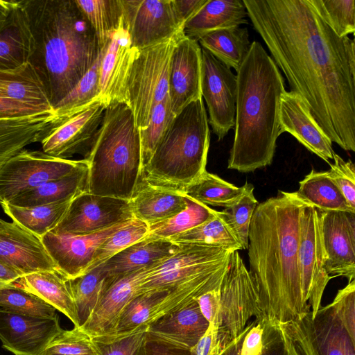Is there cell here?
<instances>
[{
  "label": "cell",
  "mask_w": 355,
  "mask_h": 355,
  "mask_svg": "<svg viewBox=\"0 0 355 355\" xmlns=\"http://www.w3.org/2000/svg\"><path fill=\"white\" fill-rule=\"evenodd\" d=\"M271 58L329 138L355 151V46L311 0H243Z\"/></svg>",
  "instance_id": "obj_1"
},
{
  "label": "cell",
  "mask_w": 355,
  "mask_h": 355,
  "mask_svg": "<svg viewBox=\"0 0 355 355\" xmlns=\"http://www.w3.org/2000/svg\"><path fill=\"white\" fill-rule=\"evenodd\" d=\"M12 12L26 62L53 109L97 60L101 49L95 31L75 0L15 1Z\"/></svg>",
  "instance_id": "obj_2"
},
{
  "label": "cell",
  "mask_w": 355,
  "mask_h": 355,
  "mask_svg": "<svg viewBox=\"0 0 355 355\" xmlns=\"http://www.w3.org/2000/svg\"><path fill=\"white\" fill-rule=\"evenodd\" d=\"M295 192L259 203L248 234L249 272L266 320L286 323L311 311L301 289L298 249L300 218L306 206Z\"/></svg>",
  "instance_id": "obj_3"
},
{
  "label": "cell",
  "mask_w": 355,
  "mask_h": 355,
  "mask_svg": "<svg viewBox=\"0 0 355 355\" xmlns=\"http://www.w3.org/2000/svg\"><path fill=\"white\" fill-rule=\"evenodd\" d=\"M234 138L227 168L241 173L272 164L280 134V98L284 79L257 41L236 71Z\"/></svg>",
  "instance_id": "obj_4"
},
{
  "label": "cell",
  "mask_w": 355,
  "mask_h": 355,
  "mask_svg": "<svg viewBox=\"0 0 355 355\" xmlns=\"http://www.w3.org/2000/svg\"><path fill=\"white\" fill-rule=\"evenodd\" d=\"M87 191L129 200L142 173L139 129L124 103L105 108L89 157Z\"/></svg>",
  "instance_id": "obj_5"
},
{
  "label": "cell",
  "mask_w": 355,
  "mask_h": 355,
  "mask_svg": "<svg viewBox=\"0 0 355 355\" xmlns=\"http://www.w3.org/2000/svg\"><path fill=\"white\" fill-rule=\"evenodd\" d=\"M209 144L208 117L201 98L174 116L143 168L141 180L183 193L207 171Z\"/></svg>",
  "instance_id": "obj_6"
},
{
  "label": "cell",
  "mask_w": 355,
  "mask_h": 355,
  "mask_svg": "<svg viewBox=\"0 0 355 355\" xmlns=\"http://www.w3.org/2000/svg\"><path fill=\"white\" fill-rule=\"evenodd\" d=\"M196 300L224 347L244 331L252 317L264 318L257 288L239 251L231 253L220 283Z\"/></svg>",
  "instance_id": "obj_7"
},
{
  "label": "cell",
  "mask_w": 355,
  "mask_h": 355,
  "mask_svg": "<svg viewBox=\"0 0 355 355\" xmlns=\"http://www.w3.org/2000/svg\"><path fill=\"white\" fill-rule=\"evenodd\" d=\"M182 33L146 48L135 49L125 81L124 103L132 110L139 129L147 126L152 110L168 94L171 58Z\"/></svg>",
  "instance_id": "obj_8"
},
{
  "label": "cell",
  "mask_w": 355,
  "mask_h": 355,
  "mask_svg": "<svg viewBox=\"0 0 355 355\" xmlns=\"http://www.w3.org/2000/svg\"><path fill=\"white\" fill-rule=\"evenodd\" d=\"M87 166V162L83 159H61L43 151L24 148L0 168V204Z\"/></svg>",
  "instance_id": "obj_9"
},
{
  "label": "cell",
  "mask_w": 355,
  "mask_h": 355,
  "mask_svg": "<svg viewBox=\"0 0 355 355\" xmlns=\"http://www.w3.org/2000/svg\"><path fill=\"white\" fill-rule=\"evenodd\" d=\"M178 243L180 248L174 254L150 268L139 294L167 290L190 277L219 269L227 265L232 252L206 244Z\"/></svg>",
  "instance_id": "obj_10"
},
{
  "label": "cell",
  "mask_w": 355,
  "mask_h": 355,
  "mask_svg": "<svg viewBox=\"0 0 355 355\" xmlns=\"http://www.w3.org/2000/svg\"><path fill=\"white\" fill-rule=\"evenodd\" d=\"M105 110L98 100L69 116L53 119L40 141L42 151L61 159L78 154L86 160L96 142Z\"/></svg>",
  "instance_id": "obj_11"
},
{
  "label": "cell",
  "mask_w": 355,
  "mask_h": 355,
  "mask_svg": "<svg viewBox=\"0 0 355 355\" xmlns=\"http://www.w3.org/2000/svg\"><path fill=\"white\" fill-rule=\"evenodd\" d=\"M298 257L302 298L313 316L321 306L324 289L332 277L324 268L320 211L311 206L306 205L302 212Z\"/></svg>",
  "instance_id": "obj_12"
},
{
  "label": "cell",
  "mask_w": 355,
  "mask_h": 355,
  "mask_svg": "<svg viewBox=\"0 0 355 355\" xmlns=\"http://www.w3.org/2000/svg\"><path fill=\"white\" fill-rule=\"evenodd\" d=\"M200 85L202 97L208 108V121L220 141L235 126L236 76L202 47Z\"/></svg>",
  "instance_id": "obj_13"
},
{
  "label": "cell",
  "mask_w": 355,
  "mask_h": 355,
  "mask_svg": "<svg viewBox=\"0 0 355 355\" xmlns=\"http://www.w3.org/2000/svg\"><path fill=\"white\" fill-rule=\"evenodd\" d=\"M121 3L123 24L132 48H146L183 31L172 0H121Z\"/></svg>",
  "instance_id": "obj_14"
},
{
  "label": "cell",
  "mask_w": 355,
  "mask_h": 355,
  "mask_svg": "<svg viewBox=\"0 0 355 355\" xmlns=\"http://www.w3.org/2000/svg\"><path fill=\"white\" fill-rule=\"evenodd\" d=\"M132 218L129 200L85 191L71 201L62 219L51 232L58 234L86 235Z\"/></svg>",
  "instance_id": "obj_15"
},
{
  "label": "cell",
  "mask_w": 355,
  "mask_h": 355,
  "mask_svg": "<svg viewBox=\"0 0 355 355\" xmlns=\"http://www.w3.org/2000/svg\"><path fill=\"white\" fill-rule=\"evenodd\" d=\"M320 225L325 271L332 278L355 279V213L320 211Z\"/></svg>",
  "instance_id": "obj_16"
},
{
  "label": "cell",
  "mask_w": 355,
  "mask_h": 355,
  "mask_svg": "<svg viewBox=\"0 0 355 355\" xmlns=\"http://www.w3.org/2000/svg\"><path fill=\"white\" fill-rule=\"evenodd\" d=\"M130 220L86 235L49 232L41 240L55 266V270L66 279H70L85 273L98 248Z\"/></svg>",
  "instance_id": "obj_17"
},
{
  "label": "cell",
  "mask_w": 355,
  "mask_h": 355,
  "mask_svg": "<svg viewBox=\"0 0 355 355\" xmlns=\"http://www.w3.org/2000/svg\"><path fill=\"white\" fill-rule=\"evenodd\" d=\"M62 329L58 315L37 318L0 308V340L15 355H40Z\"/></svg>",
  "instance_id": "obj_18"
},
{
  "label": "cell",
  "mask_w": 355,
  "mask_h": 355,
  "mask_svg": "<svg viewBox=\"0 0 355 355\" xmlns=\"http://www.w3.org/2000/svg\"><path fill=\"white\" fill-rule=\"evenodd\" d=\"M201 47L182 33L174 47L169 73L168 96L175 116L185 106L201 98Z\"/></svg>",
  "instance_id": "obj_19"
},
{
  "label": "cell",
  "mask_w": 355,
  "mask_h": 355,
  "mask_svg": "<svg viewBox=\"0 0 355 355\" xmlns=\"http://www.w3.org/2000/svg\"><path fill=\"white\" fill-rule=\"evenodd\" d=\"M152 266L116 278L105 277L94 309L78 328L90 338L110 334L123 308L139 294L140 285Z\"/></svg>",
  "instance_id": "obj_20"
},
{
  "label": "cell",
  "mask_w": 355,
  "mask_h": 355,
  "mask_svg": "<svg viewBox=\"0 0 355 355\" xmlns=\"http://www.w3.org/2000/svg\"><path fill=\"white\" fill-rule=\"evenodd\" d=\"M0 263L21 277L55 270L40 238L15 223L3 219H0Z\"/></svg>",
  "instance_id": "obj_21"
},
{
  "label": "cell",
  "mask_w": 355,
  "mask_h": 355,
  "mask_svg": "<svg viewBox=\"0 0 355 355\" xmlns=\"http://www.w3.org/2000/svg\"><path fill=\"white\" fill-rule=\"evenodd\" d=\"M280 134L288 132L309 151L329 164L335 154L332 142L295 92L286 91L280 98Z\"/></svg>",
  "instance_id": "obj_22"
},
{
  "label": "cell",
  "mask_w": 355,
  "mask_h": 355,
  "mask_svg": "<svg viewBox=\"0 0 355 355\" xmlns=\"http://www.w3.org/2000/svg\"><path fill=\"white\" fill-rule=\"evenodd\" d=\"M134 51L122 21L121 26L114 33L101 64L99 100L105 108L116 103H124L125 81Z\"/></svg>",
  "instance_id": "obj_23"
},
{
  "label": "cell",
  "mask_w": 355,
  "mask_h": 355,
  "mask_svg": "<svg viewBox=\"0 0 355 355\" xmlns=\"http://www.w3.org/2000/svg\"><path fill=\"white\" fill-rule=\"evenodd\" d=\"M209 325L195 299L148 324L147 332L155 339L189 350L203 336Z\"/></svg>",
  "instance_id": "obj_24"
},
{
  "label": "cell",
  "mask_w": 355,
  "mask_h": 355,
  "mask_svg": "<svg viewBox=\"0 0 355 355\" xmlns=\"http://www.w3.org/2000/svg\"><path fill=\"white\" fill-rule=\"evenodd\" d=\"M178 243L146 235L99 265L107 278H116L150 267L174 254Z\"/></svg>",
  "instance_id": "obj_25"
},
{
  "label": "cell",
  "mask_w": 355,
  "mask_h": 355,
  "mask_svg": "<svg viewBox=\"0 0 355 355\" xmlns=\"http://www.w3.org/2000/svg\"><path fill=\"white\" fill-rule=\"evenodd\" d=\"M188 198L182 193L154 186L140 179L129 200L132 216L148 226L183 211Z\"/></svg>",
  "instance_id": "obj_26"
},
{
  "label": "cell",
  "mask_w": 355,
  "mask_h": 355,
  "mask_svg": "<svg viewBox=\"0 0 355 355\" xmlns=\"http://www.w3.org/2000/svg\"><path fill=\"white\" fill-rule=\"evenodd\" d=\"M54 307L79 327L75 303L67 279L55 270L33 272L24 275L13 283Z\"/></svg>",
  "instance_id": "obj_27"
},
{
  "label": "cell",
  "mask_w": 355,
  "mask_h": 355,
  "mask_svg": "<svg viewBox=\"0 0 355 355\" xmlns=\"http://www.w3.org/2000/svg\"><path fill=\"white\" fill-rule=\"evenodd\" d=\"M243 0H207L184 25V34L196 41L203 34L217 29L248 24Z\"/></svg>",
  "instance_id": "obj_28"
},
{
  "label": "cell",
  "mask_w": 355,
  "mask_h": 355,
  "mask_svg": "<svg viewBox=\"0 0 355 355\" xmlns=\"http://www.w3.org/2000/svg\"><path fill=\"white\" fill-rule=\"evenodd\" d=\"M0 96L53 110L42 81L28 62L14 69H0Z\"/></svg>",
  "instance_id": "obj_29"
},
{
  "label": "cell",
  "mask_w": 355,
  "mask_h": 355,
  "mask_svg": "<svg viewBox=\"0 0 355 355\" xmlns=\"http://www.w3.org/2000/svg\"><path fill=\"white\" fill-rule=\"evenodd\" d=\"M87 185L88 166L24 192L8 202L29 207L71 200L80 193L87 191Z\"/></svg>",
  "instance_id": "obj_30"
},
{
  "label": "cell",
  "mask_w": 355,
  "mask_h": 355,
  "mask_svg": "<svg viewBox=\"0 0 355 355\" xmlns=\"http://www.w3.org/2000/svg\"><path fill=\"white\" fill-rule=\"evenodd\" d=\"M316 355H345V340L349 336L330 304L320 307L311 316L304 315Z\"/></svg>",
  "instance_id": "obj_31"
},
{
  "label": "cell",
  "mask_w": 355,
  "mask_h": 355,
  "mask_svg": "<svg viewBox=\"0 0 355 355\" xmlns=\"http://www.w3.org/2000/svg\"><path fill=\"white\" fill-rule=\"evenodd\" d=\"M202 48L236 71L248 54L251 42L246 28L234 26L207 32L197 40Z\"/></svg>",
  "instance_id": "obj_32"
},
{
  "label": "cell",
  "mask_w": 355,
  "mask_h": 355,
  "mask_svg": "<svg viewBox=\"0 0 355 355\" xmlns=\"http://www.w3.org/2000/svg\"><path fill=\"white\" fill-rule=\"evenodd\" d=\"M295 196L303 203L320 211H343L355 213L327 171L314 169L299 182Z\"/></svg>",
  "instance_id": "obj_33"
},
{
  "label": "cell",
  "mask_w": 355,
  "mask_h": 355,
  "mask_svg": "<svg viewBox=\"0 0 355 355\" xmlns=\"http://www.w3.org/2000/svg\"><path fill=\"white\" fill-rule=\"evenodd\" d=\"M71 200L29 207H18L9 202L0 205L12 222L41 239L60 223Z\"/></svg>",
  "instance_id": "obj_34"
},
{
  "label": "cell",
  "mask_w": 355,
  "mask_h": 355,
  "mask_svg": "<svg viewBox=\"0 0 355 355\" xmlns=\"http://www.w3.org/2000/svg\"><path fill=\"white\" fill-rule=\"evenodd\" d=\"M246 187V182L242 187H236L206 171L185 189L183 194L207 206L227 208L242 197Z\"/></svg>",
  "instance_id": "obj_35"
},
{
  "label": "cell",
  "mask_w": 355,
  "mask_h": 355,
  "mask_svg": "<svg viewBox=\"0 0 355 355\" xmlns=\"http://www.w3.org/2000/svg\"><path fill=\"white\" fill-rule=\"evenodd\" d=\"M93 28L102 49L108 45L123 21L121 0H75Z\"/></svg>",
  "instance_id": "obj_36"
},
{
  "label": "cell",
  "mask_w": 355,
  "mask_h": 355,
  "mask_svg": "<svg viewBox=\"0 0 355 355\" xmlns=\"http://www.w3.org/2000/svg\"><path fill=\"white\" fill-rule=\"evenodd\" d=\"M108 45L101 49L96 62L73 89L53 107L54 119L69 116L99 100L101 64Z\"/></svg>",
  "instance_id": "obj_37"
},
{
  "label": "cell",
  "mask_w": 355,
  "mask_h": 355,
  "mask_svg": "<svg viewBox=\"0 0 355 355\" xmlns=\"http://www.w3.org/2000/svg\"><path fill=\"white\" fill-rule=\"evenodd\" d=\"M175 243H195L224 248L230 251L242 250L220 211L205 223L169 238Z\"/></svg>",
  "instance_id": "obj_38"
},
{
  "label": "cell",
  "mask_w": 355,
  "mask_h": 355,
  "mask_svg": "<svg viewBox=\"0 0 355 355\" xmlns=\"http://www.w3.org/2000/svg\"><path fill=\"white\" fill-rule=\"evenodd\" d=\"M105 277L101 266H98L85 274L67 279L80 327L94 309L103 291Z\"/></svg>",
  "instance_id": "obj_39"
},
{
  "label": "cell",
  "mask_w": 355,
  "mask_h": 355,
  "mask_svg": "<svg viewBox=\"0 0 355 355\" xmlns=\"http://www.w3.org/2000/svg\"><path fill=\"white\" fill-rule=\"evenodd\" d=\"M218 211L188 198L187 207L175 216L148 226V235L169 239L214 217Z\"/></svg>",
  "instance_id": "obj_40"
},
{
  "label": "cell",
  "mask_w": 355,
  "mask_h": 355,
  "mask_svg": "<svg viewBox=\"0 0 355 355\" xmlns=\"http://www.w3.org/2000/svg\"><path fill=\"white\" fill-rule=\"evenodd\" d=\"M166 291L167 290L150 291L133 297L121 312L112 332L107 335L123 334L141 326L148 325Z\"/></svg>",
  "instance_id": "obj_41"
},
{
  "label": "cell",
  "mask_w": 355,
  "mask_h": 355,
  "mask_svg": "<svg viewBox=\"0 0 355 355\" xmlns=\"http://www.w3.org/2000/svg\"><path fill=\"white\" fill-rule=\"evenodd\" d=\"M148 234V225L147 224L137 218H132L124 226L106 239L98 248L86 272L144 239Z\"/></svg>",
  "instance_id": "obj_42"
},
{
  "label": "cell",
  "mask_w": 355,
  "mask_h": 355,
  "mask_svg": "<svg viewBox=\"0 0 355 355\" xmlns=\"http://www.w3.org/2000/svg\"><path fill=\"white\" fill-rule=\"evenodd\" d=\"M0 308L37 318H53L58 315L51 305L14 284L0 290Z\"/></svg>",
  "instance_id": "obj_43"
},
{
  "label": "cell",
  "mask_w": 355,
  "mask_h": 355,
  "mask_svg": "<svg viewBox=\"0 0 355 355\" xmlns=\"http://www.w3.org/2000/svg\"><path fill=\"white\" fill-rule=\"evenodd\" d=\"M148 325L116 335L91 337L96 355H139L146 339Z\"/></svg>",
  "instance_id": "obj_44"
},
{
  "label": "cell",
  "mask_w": 355,
  "mask_h": 355,
  "mask_svg": "<svg viewBox=\"0 0 355 355\" xmlns=\"http://www.w3.org/2000/svg\"><path fill=\"white\" fill-rule=\"evenodd\" d=\"M246 190L242 197L232 206L220 211L221 215L241 245L242 250L248 247L250 223L258 201L254 195V187L246 182Z\"/></svg>",
  "instance_id": "obj_45"
},
{
  "label": "cell",
  "mask_w": 355,
  "mask_h": 355,
  "mask_svg": "<svg viewBox=\"0 0 355 355\" xmlns=\"http://www.w3.org/2000/svg\"><path fill=\"white\" fill-rule=\"evenodd\" d=\"M175 115L171 108L168 94L152 110L147 126L139 129L142 170L153 155Z\"/></svg>",
  "instance_id": "obj_46"
},
{
  "label": "cell",
  "mask_w": 355,
  "mask_h": 355,
  "mask_svg": "<svg viewBox=\"0 0 355 355\" xmlns=\"http://www.w3.org/2000/svg\"><path fill=\"white\" fill-rule=\"evenodd\" d=\"M323 19L339 36L355 31L354 0H311Z\"/></svg>",
  "instance_id": "obj_47"
},
{
  "label": "cell",
  "mask_w": 355,
  "mask_h": 355,
  "mask_svg": "<svg viewBox=\"0 0 355 355\" xmlns=\"http://www.w3.org/2000/svg\"><path fill=\"white\" fill-rule=\"evenodd\" d=\"M25 62L24 43L12 9L6 23L0 28V69H14Z\"/></svg>",
  "instance_id": "obj_48"
},
{
  "label": "cell",
  "mask_w": 355,
  "mask_h": 355,
  "mask_svg": "<svg viewBox=\"0 0 355 355\" xmlns=\"http://www.w3.org/2000/svg\"><path fill=\"white\" fill-rule=\"evenodd\" d=\"M40 355H96L89 336L78 327L62 329Z\"/></svg>",
  "instance_id": "obj_49"
},
{
  "label": "cell",
  "mask_w": 355,
  "mask_h": 355,
  "mask_svg": "<svg viewBox=\"0 0 355 355\" xmlns=\"http://www.w3.org/2000/svg\"><path fill=\"white\" fill-rule=\"evenodd\" d=\"M329 304L355 344V279L338 290Z\"/></svg>",
  "instance_id": "obj_50"
},
{
  "label": "cell",
  "mask_w": 355,
  "mask_h": 355,
  "mask_svg": "<svg viewBox=\"0 0 355 355\" xmlns=\"http://www.w3.org/2000/svg\"><path fill=\"white\" fill-rule=\"evenodd\" d=\"M334 163L329 164L328 176L339 189L349 205L355 209V166L351 159L345 161L340 156L334 155Z\"/></svg>",
  "instance_id": "obj_51"
},
{
  "label": "cell",
  "mask_w": 355,
  "mask_h": 355,
  "mask_svg": "<svg viewBox=\"0 0 355 355\" xmlns=\"http://www.w3.org/2000/svg\"><path fill=\"white\" fill-rule=\"evenodd\" d=\"M261 355H287L277 323L265 319Z\"/></svg>",
  "instance_id": "obj_52"
},
{
  "label": "cell",
  "mask_w": 355,
  "mask_h": 355,
  "mask_svg": "<svg viewBox=\"0 0 355 355\" xmlns=\"http://www.w3.org/2000/svg\"><path fill=\"white\" fill-rule=\"evenodd\" d=\"M265 319L253 321L244 336L238 355H261Z\"/></svg>",
  "instance_id": "obj_53"
},
{
  "label": "cell",
  "mask_w": 355,
  "mask_h": 355,
  "mask_svg": "<svg viewBox=\"0 0 355 355\" xmlns=\"http://www.w3.org/2000/svg\"><path fill=\"white\" fill-rule=\"evenodd\" d=\"M225 348L216 330L209 324L205 333L189 352L191 355H220Z\"/></svg>",
  "instance_id": "obj_54"
},
{
  "label": "cell",
  "mask_w": 355,
  "mask_h": 355,
  "mask_svg": "<svg viewBox=\"0 0 355 355\" xmlns=\"http://www.w3.org/2000/svg\"><path fill=\"white\" fill-rule=\"evenodd\" d=\"M47 110H49L28 105L0 96V119L28 116Z\"/></svg>",
  "instance_id": "obj_55"
},
{
  "label": "cell",
  "mask_w": 355,
  "mask_h": 355,
  "mask_svg": "<svg viewBox=\"0 0 355 355\" xmlns=\"http://www.w3.org/2000/svg\"><path fill=\"white\" fill-rule=\"evenodd\" d=\"M139 355H191L189 350L162 342L147 335Z\"/></svg>",
  "instance_id": "obj_56"
},
{
  "label": "cell",
  "mask_w": 355,
  "mask_h": 355,
  "mask_svg": "<svg viewBox=\"0 0 355 355\" xmlns=\"http://www.w3.org/2000/svg\"><path fill=\"white\" fill-rule=\"evenodd\" d=\"M207 1V0H172L175 15L183 27Z\"/></svg>",
  "instance_id": "obj_57"
},
{
  "label": "cell",
  "mask_w": 355,
  "mask_h": 355,
  "mask_svg": "<svg viewBox=\"0 0 355 355\" xmlns=\"http://www.w3.org/2000/svg\"><path fill=\"white\" fill-rule=\"evenodd\" d=\"M21 277L19 273L0 263V290L13 284Z\"/></svg>",
  "instance_id": "obj_58"
},
{
  "label": "cell",
  "mask_w": 355,
  "mask_h": 355,
  "mask_svg": "<svg viewBox=\"0 0 355 355\" xmlns=\"http://www.w3.org/2000/svg\"><path fill=\"white\" fill-rule=\"evenodd\" d=\"M252 324L253 322H249L244 331L237 338L230 343L222 351L220 355H238L244 336L248 331L250 329Z\"/></svg>",
  "instance_id": "obj_59"
},
{
  "label": "cell",
  "mask_w": 355,
  "mask_h": 355,
  "mask_svg": "<svg viewBox=\"0 0 355 355\" xmlns=\"http://www.w3.org/2000/svg\"><path fill=\"white\" fill-rule=\"evenodd\" d=\"M278 326L282 332L287 355H304L288 333L279 324Z\"/></svg>",
  "instance_id": "obj_60"
},
{
  "label": "cell",
  "mask_w": 355,
  "mask_h": 355,
  "mask_svg": "<svg viewBox=\"0 0 355 355\" xmlns=\"http://www.w3.org/2000/svg\"><path fill=\"white\" fill-rule=\"evenodd\" d=\"M15 1L0 0V28L6 23L13 7Z\"/></svg>",
  "instance_id": "obj_61"
},
{
  "label": "cell",
  "mask_w": 355,
  "mask_h": 355,
  "mask_svg": "<svg viewBox=\"0 0 355 355\" xmlns=\"http://www.w3.org/2000/svg\"><path fill=\"white\" fill-rule=\"evenodd\" d=\"M345 355H355V344L352 342L349 336L345 340Z\"/></svg>",
  "instance_id": "obj_62"
}]
</instances>
